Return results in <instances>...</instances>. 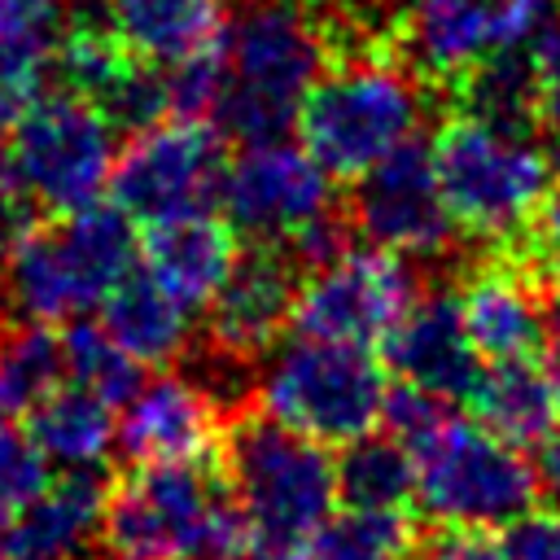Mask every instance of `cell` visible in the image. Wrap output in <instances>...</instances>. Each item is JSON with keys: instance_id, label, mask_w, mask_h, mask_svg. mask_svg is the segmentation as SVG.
<instances>
[{"instance_id": "obj_1", "label": "cell", "mask_w": 560, "mask_h": 560, "mask_svg": "<svg viewBox=\"0 0 560 560\" xmlns=\"http://www.w3.org/2000/svg\"><path fill=\"white\" fill-rule=\"evenodd\" d=\"M96 547L101 560H249V525L223 455L136 464L109 481Z\"/></svg>"}, {"instance_id": "obj_2", "label": "cell", "mask_w": 560, "mask_h": 560, "mask_svg": "<svg viewBox=\"0 0 560 560\" xmlns=\"http://www.w3.org/2000/svg\"><path fill=\"white\" fill-rule=\"evenodd\" d=\"M223 92L214 127L241 144L284 140L311 83L332 61L319 0H236L223 22Z\"/></svg>"}, {"instance_id": "obj_3", "label": "cell", "mask_w": 560, "mask_h": 560, "mask_svg": "<svg viewBox=\"0 0 560 560\" xmlns=\"http://www.w3.org/2000/svg\"><path fill=\"white\" fill-rule=\"evenodd\" d=\"M219 455L249 525V560H306L341 499L337 459L324 442L271 420L262 407H236Z\"/></svg>"}, {"instance_id": "obj_4", "label": "cell", "mask_w": 560, "mask_h": 560, "mask_svg": "<svg viewBox=\"0 0 560 560\" xmlns=\"http://www.w3.org/2000/svg\"><path fill=\"white\" fill-rule=\"evenodd\" d=\"M424 92L429 83L407 66L394 39L337 48L302 101V144L332 179H359L420 131Z\"/></svg>"}, {"instance_id": "obj_5", "label": "cell", "mask_w": 560, "mask_h": 560, "mask_svg": "<svg viewBox=\"0 0 560 560\" xmlns=\"http://www.w3.org/2000/svg\"><path fill=\"white\" fill-rule=\"evenodd\" d=\"M438 184L455 228L481 245H516L551 192V153L529 127L451 114L433 136Z\"/></svg>"}, {"instance_id": "obj_6", "label": "cell", "mask_w": 560, "mask_h": 560, "mask_svg": "<svg viewBox=\"0 0 560 560\" xmlns=\"http://www.w3.org/2000/svg\"><path fill=\"white\" fill-rule=\"evenodd\" d=\"M136 249L131 214L122 206L92 201L61 214V223H35L0 262L9 315L57 324L101 306V298L131 271Z\"/></svg>"}, {"instance_id": "obj_7", "label": "cell", "mask_w": 560, "mask_h": 560, "mask_svg": "<svg viewBox=\"0 0 560 560\" xmlns=\"http://www.w3.org/2000/svg\"><path fill=\"white\" fill-rule=\"evenodd\" d=\"M385 368L368 354V346H346V341H324V337H302L280 346L254 394L258 407L324 442V446H346L381 424V402H385Z\"/></svg>"}, {"instance_id": "obj_8", "label": "cell", "mask_w": 560, "mask_h": 560, "mask_svg": "<svg viewBox=\"0 0 560 560\" xmlns=\"http://www.w3.org/2000/svg\"><path fill=\"white\" fill-rule=\"evenodd\" d=\"M538 490V468L481 420L451 416L416 451V503L433 525L494 529L529 512Z\"/></svg>"}, {"instance_id": "obj_9", "label": "cell", "mask_w": 560, "mask_h": 560, "mask_svg": "<svg viewBox=\"0 0 560 560\" xmlns=\"http://www.w3.org/2000/svg\"><path fill=\"white\" fill-rule=\"evenodd\" d=\"M13 179L48 214H74L109 188L114 175V122L74 92L35 96V105L9 131Z\"/></svg>"}, {"instance_id": "obj_10", "label": "cell", "mask_w": 560, "mask_h": 560, "mask_svg": "<svg viewBox=\"0 0 560 560\" xmlns=\"http://www.w3.org/2000/svg\"><path fill=\"white\" fill-rule=\"evenodd\" d=\"M228 136L214 122H153L131 136L114 158L109 192L131 219L162 223L179 214H201L219 201L228 175Z\"/></svg>"}, {"instance_id": "obj_11", "label": "cell", "mask_w": 560, "mask_h": 560, "mask_svg": "<svg viewBox=\"0 0 560 560\" xmlns=\"http://www.w3.org/2000/svg\"><path fill=\"white\" fill-rule=\"evenodd\" d=\"M420 298V276L407 254L368 245L346 249L337 262L306 271L293 302V328L302 337L372 346L407 315Z\"/></svg>"}, {"instance_id": "obj_12", "label": "cell", "mask_w": 560, "mask_h": 560, "mask_svg": "<svg viewBox=\"0 0 560 560\" xmlns=\"http://www.w3.org/2000/svg\"><path fill=\"white\" fill-rule=\"evenodd\" d=\"M346 214L359 236L407 258H442L459 232L438 184L433 140L420 136L402 140L354 179Z\"/></svg>"}, {"instance_id": "obj_13", "label": "cell", "mask_w": 560, "mask_h": 560, "mask_svg": "<svg viewBox=\"0 0 560 560\" xmlns=\"http://www.w3.org/2000/svg\"><path fill=\"white\" fill-rule=\"evenodd\" d=\"M219 201L236 236L289 241L298 228L332 210V175L306 144H245V153L228 162Z\"/></svg>"}, {"instance_id": "obj_14", "label": "cell", "mask_w": 560, "mask_h": 560, "mask_svg": "<svg viewBox=\"0 0 560 560\" xmlns=\"http://www.w3.org/2000/svg\"><path fill=\"white\" fill-rule=\"evenodd\" d=\"M298 262L280 241H249L206 306V346L232 363H258L293 324Z\"/></svg>"}, {"instance_id": "obj_15", "label": "cell", "mask_w": 560, "mask_h": 560, "mask_svg": "<svg viewBox=\"0 0 560 560\" xmlns=\"http://www.w3.org/2000/svg\"><path fill=\"white\" fill-rule=\"evenodd\" d=\"M455 302L468 341L486 363L542 354L547 346L542 276L521 254L499 249L486 262L468 267L464 280L455 284Z\"/></svg>"}, {"instance_id": "obj_16", "label": "cell", "mask_w": 560, "mask_h": 560, "mask_svg": "<svg viewBox=\"0 0 560 560\" xmlns=\"http://www.w3.org/2000/svg\"><path fill=\"white\" fill-rule=\"evenodd\" d=\"M228 407L201 376L162 372L144 381L118 420V451L127 464H162V459H197L214 455L223 442Z\"/></svg>"}, {"instance_id": "obj_17", "label": "cell", "mask_w": 560, "mask_h": 560, "mask_svg": "<svg viewBox=\"0 0 560 560\" xmlns=\"http://www.w3.org/2000/svg\"><path fill=\"white\" fill-rule=\"evenodd\" d=\"M381 354L398 381L433 389L446 402H472L481 372H486V359L477 354L459 319L455 289H438V293L420 289L407 315L385 332Z\"/></svg>"}, {"instance_id": "obj_18", "label": "cell", "mask_w": 560, "mask_h": 560, "mask_svg": "<svg viewBox=\"0 0 560 560\" xmlns=\"http://www.w3.org/2000/svg\"><path fill=\"white\" fill-rule=\"evenodd\" d=\"M105 494L101 468H66L0 529V560H79L96 542Z\"/></svg>"}, {"instance_id": "obj_19", "label": "cell", "mask_w": 560, "mask_h": 560, "mask_svg": "<svg viewBox=\"0 0 560 560\" xmlns=\"http://www.w3.org/2000/svg\"><path fill=\"white\" fill-rule=\"evenodd\" d=\"M394 44L433 88H455L490 48V0H407L394 13Z\"/></svg>"}, {"instance_id": "obj_20", "label": "cell", "mask_w": 560, "mask_h": 560, "mask_svg": "<svg viewBox=\"0 0 560 560\" xmlns=\"http://www.w3.org/2000/svg\"><path fill=\"white\" fill-rule=\"evenodd\" d=\"M236 232L228 219H214L210 210L201 214H179L149 223L140 241L144 271L188 311H206L219 284L228 280L236 262Z\"/></svg>"}, {"instance_id": "obj_21", "label": "cell", "mask_w": 560, "mask_h": 560, "mask_svg": "<svg viewBox=\"0 0 560 560\" xmlns=\"http://www.w3.org/2000/svg\"><path fill=\"white\" fill-rule=\"evenodd\" d=\"M468 407L490 433L516 446H538L560 424V363L542 354L499 359L481 372Z\"/></svg>"}, {"instance_id": "obj_22", "label": "cell", "mask_w": 560, "mask_h": 560, "mask_svg": "<svg viewBox=\"0 0 560 560\" xmlns=\"http://www.w3.org/2000/svg\"><path fill=\"white\" fill-rule=\"evenodd\" d=\"M114 35L127 44V52L175 66L197 52L219 48L228 4L223 0H105Z\"/></svg>"}, {"instance_id": "obj_23", "label": "cell", "mask_w": 560, "mask_h": 560, "mask_svg": "<svg viewBox=\"0 0 560 560\" xmlns=\"http://www.w3.org/2000/svg\"><path fill=\"white\" fill-rule=\"evenodd\" d=\"M101 324L105 332L140 363H175L188 350L192 337V311L175 302L149 271L144 276H122L105 298H101Z\"/></svg>"}, {"instance_id": "obj_24", "label": "cell", "mask_w": 560, "mask_h": 560, "mask_svg": "<svg viewBox=\"0 0 560 560\" xmlns=\"http://www.w3.org/2000/svg\"><path fill=\"white\" fill-rule=\"evenodd\" d=\"M31 438L57 468H101L118 442L114 402L83 385H57L31 416Z\"/></svg>"}, {"instance_id": "obj_25", "label": "cell", "mask_w": 560, "mask_h": 560, "mask_svg": "<svg viewBox=\"0 0 560 560\" xmlns=\"http://www.w3.org/2000/svg\"><path fill=\"white\" fill-rule=\"evenodd\" d=\"M66 381V350L48 324H0V416H31Z\"/></svg>"}, {"instance_id": "obj_26", "label": "cell", "mask_w": 560, "mask_h": 560, "mask_svg": "<svg viewBox=\"0 0 560 560\" xmlns=\"http://www.w3.org/2000/svg\"><path fill=\"white\" fill-rule=\"evenodd\" d=\"M337 494L350 508H407L416 499V455L389 433H363L337 455Z\"/></svg>"}, {"instance_id": "obj_27", "label": "cell", "mask_w": 560, "mask_h": 560, "mask_svg": "<svg viewBox=\"0 0 560 560\" xmlns=\"http://www.w3.org/2000/svg\"><path fill=\"white\" fill-rule=\"evenodd\" d=\"M451 96L481 118L534 127L538 122V70L525 48H490L455 88Z\"/></svg>"}, {"instance_id": "obj_28", "label": "cell", "mask_w": 560, "mask_h": 560, "mask_svg": "<svg viewBox=\"0 0 560 560\" xmlns=\"http://www.w3.org/2000/svg\"><path fill=\"white\" fill-rule=\"evenodd\" d=\"M420 551V529L407 508H350L332 512L306 560H407Z\"/></svg>"}, {"instance_id": "obj_29", "label": "cell", "mask_w": 560, "mask_h": 560, "mask_svg": "<svg viewBox=\"0 0 560 560\" xmlns=\"http://www.w3.org/2000/svg\"><path fill=\"white\" fill-rule=\"evenodd\" d=\"M61 350H66V376L92 394H101L105 402L122 407L140 385V359H131L109 332L105 324H88V319H70V328L61 332Z\"/></svg>"}, {"instance_id": "obj_30", "label": "cell", "mask_w": 560, "mask_h": 560, "mask_svg": "<svg viewBox=\"0 0 560 560\" xmlns=\"http://www.w3.org/2000/svg\"><path fill=\"white\" fill-rule=\"evenodd\" d=\"M109 122L114 131H144L153 122H162L171 114V92H166V66L158 61H144L131 52V61L118 70V79L92 101Z\"/></svg>"}, {"instance_id": "obj_31", "label": "cell", "mask_w": 560, "mask_h": 560, "mask_svg": "<svg viewBox=\"0 0 560 560\" xmlns=\"http://www.w3.org/2000/svg\"><path fill=\"white\" fill-rule=\"evenodd\" d=\"M66 31V0H0V61L44 70Z\"/></svg>"}, {"instance_id": "obj_32", "label": "cell", "mask_w": 560, "mask_h": 560, "mask_svg": "<svg viewBox=\"0 0 560 560\" xmlns=\"http://www.w3.org/2000/svg\"><path fill=\"white\" fill-rule=\"evenodd\" d=\"M48 486V459L35 446L31 429L0 416V529Z\"/></svg>"}, {"instance_id": "obj_33", "label": "cell", "mask_w": 560, "mask_h": 560, "mask_svg": "<svg viewBox=\"0 0 560 560\" xmlns=\"http://www.w3.org/2000/svg\"><path fill=\"white\" fill-rule=\"evenodd\" d=\"M451 420V402L438 398L433 389H420L411 381H398L385 389V402H381V424L389 438H398L411 455Z\"/></svg>"}, {"instance_id": "obj_34", "label": "cell", "mask_w": 560, "mask_h": 560, "mask_svg": "<svg viewBox=\"0 0 560 560\" xmlns=\"http://www.w3.org/2000/svg\"><path fill=\"white\" fill-rule=\"evenodd\" d=\"M166 92H171V114L175 118L210 122L214 105H219V92H223V52L210 48V52H197L188 61L166 66Z\"/></svg>"}, {"instance_id": "obj_35", "label": "cell", "mask_w": 560, "mask_h": 560, "mask_svg": "<svg viewBox=\"0 0 560 560\" xmlns=\"http://www.w3.org/2000/svg\"><path fill=\"white\" fill-rule=\"evenodd\" d=\"M350 241H354V223H350V214L328 210V214L311 219L306 228H298V232H293L289 241H280V245L289 249V258H293L298 271L306 276V271H319V267L337 262V258L350 249Z\"/></svg>"}, {"instance_id": "obj_36", "label": "cell", "mask_w": 560, "mask_h": 560, "mask_svg": "<svg viewBox=\"0 0 560 560\" xmlns=\"http://www.w3.org/2000/svg\"><path fill=\"white\" fill-rule=\"evenodd\" d=\"M508 560H560V508H529L503 529Z\"/></svg>"}, {"instance_id": "obj_37", "label": "cell", "mask_w": 560, "mask_h": 560, "mask_svg": "<svg viewBox=\"0 0 560 560\" xmlns=\"http://www.w3.org/2000/svg\"><path fill=\"white\" fill-rule=\"evenodd\" d=\"M560 13V0H490L494 48H529V39Z\"/></svg>"}, {"instance_id": "obj_38", "label": "cell", "mask_w": 560, "mask_h": 560, "mask_svg": "<svg viewBox=\"0 0 560 560\" xmlns=\"http://www.w3.org/2000/svg\"><path fill=\"white\" fill-rule=\"evenodd\" d=\"M508 249L521 254L538 276L560 280V188L547 192V201L538 206V214L525 228V236L516 245H508Z\"/></svg>"}, {"instance_id": "obj_39", "label": "cell", "mask_w": 560, "mask_h": 560, "mask_svg": "<svg viewBox=\"0 0 560 560\" xmlns=\"http://www.w3.org/2000/svg\"><path fill=\"white\" fill-rule=\"evenodd\" d=\"M424 560H508L503 538L477 525H438L433 538H420Z\"/></svg>"}, {"instance_id": "obj_40", "label": "cell", "mask_w": 560, "mask_h": 560, "mask_svg": "<svg viewBox=\"0 0 560 560\" xmlns=\"http://www.w3.org/2000/svg\"><path fill=\"white\" fill-rule=\"evenodd\" d=\"M39 79H44V70H31V66H4V61H0V136L13 131V122L35 105V96H39Z\"/></svg>"}, {"instance_id": "obj_41", "label": "cell", "mask_w": 560, "mask_h": 560, "mask_svg": "<svg viewBox=\"0 0 560 560\" xmlns=\"http://www.w3.org/2000/svg\"><path fill=\"white\" fill-rule=\"evenodd\" d=\"M538 122L560 131V61L538 70Z\"/></svg>"}, {"instance_id": "obj_42", "label": "cell", "mask_w": 560, "mask_h": 560, "mask_svg": "<svg viewBox=\"0 0 560 560\" xmlns=\"http://www.w3.org/2000/svg\"><path fill=\"white\" fill-rule=\"evenodd\" d=\"M538 481L560 503V424L538 442Z\"/></svg>"}, {"instance_id": "obj_43", "label": "cell", "mask_w": 560, "mask_h": 560, "mask_svg": "<svg viewBox=\"0 0 560 560\" xmlns=\"http://www.w3.org/2000/svg\"><path fill=\"white\" fill-rule=\"evenodd\" d=\"M547 337H551V359L560 363V280H551V289H547Z\"/></svg>"}, {"instance_id": "obj_44", "label": "cell", "mask_w": 560, "mask_h": 560, "mask_svg": "<svg viewBox=\"0 0 560 560\" xmlns=\"http://www.w3.org/2000/svg\"><path fill=\"white\" fill-rule=\"evenodd\" d=\"M551 136H556V140H551V149H547V153H551V166L560 171V131H551Z\"/></svg>"}]
</instances>
